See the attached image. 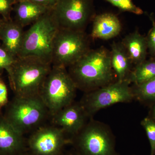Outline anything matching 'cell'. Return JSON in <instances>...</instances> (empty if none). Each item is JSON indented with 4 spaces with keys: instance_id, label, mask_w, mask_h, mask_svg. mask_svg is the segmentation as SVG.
Returning a JSON list of instances; mask_svg holds the SVG:
<instances>
[{
    "instance_id": "cell-26",
    "label": "cell",
    "mask_w": 155,
    "mask_h": 155,
    "mask_svg": "<svg viewBox=\"0 0 155 155\" xmlns=\"http://www.w3.org/2000/svg\"><path fill=\"white\" fill-rule=\"evenodd\" d=\"M29 1L52 10L58 3V0H29Z\"/></svg>"
},
{
    "instance_id": "cell-6",
    "label": "cell",
    "mask_w": 155,
    "mask_h": 155,
    "mask_svg": "<svg viewBox=\"0 0 155 155\" xmlns=\"http://www.w3.org/2000/svg\"><path fill=\"white\" fill-rule=\"evenodd\" d=\"M77 89L67 68L52 66L39 95L51 117L74 102Z\"/></svg>"
},
{
    "instance_id": "cell-9",
    "label": "cell",
    "mask_w": 155,
    "mask_h": 155,
    "mask_svg": "<svg viewBox=\"0 0 155 155\" xmlns=\"http://www.w3.org/2000/svg\"><path fill=\"white\" fill-rule=\"evenodd\" d=\"M91 0H58L52 9L60 28L84 31L92 15Z\"/></svg>"
},
{
    "instance_id": "cell-27",
    "label": "cell",
    "mask_w": 155,
    "mask_h": 155,
    "mask_svg": "<svg viewBox=\"0 0 155 155\" xmlns=\"http://www.w3.org/2000/svg\"><path fill=\"white\" fill-rule=\"evenodd\" d=\"M150 108L149 113L148 116L155 121V104L150 107Z\"/></svg>"
},
{
    "instance_id": "cell-13",
    "label": "cell",
    "mask_w": 155,
    "mask_h": 155,
    "mask_svg": "<svg viewBox=\"0 0 155 155\" xmlns=\"http://www.w3.org/2000/svg\"><path fill=\"white\" fill-rule=\"evenodd\" d=\"M25 31L23 27L12 19L5 20L0 27L2 46L17 58L21 49Z\"/></svg>"
},
{
    "instance_id": "cell-5",
    "label": "cell",
    "mask_w": 155,
    "mask_h": 155,
    "mask_svg": "<svg viewBox=\"0 0 155 155\" xmlns=\"http://www.w3.org/2000/svg\"><path fill=\"white\" fill-rule=\"evenodd\" d=\"M70 141L78 155H118L115 138L110 128L93 119L71 137Z\"/></svg>"
},
{
    "instance_id": "cell-14",
    "label": "cell",
    "mask_w": 155,
    "mask_h": 155,
    "mask_svg": "<svg viewBox=\"0 0 155 155\" xmlns=\"http://www.w3.org/2000/svg\"><path fill=\"white\" fill-rule=\"evenodd\" d=\"M122 25L117 16L111 13L97 15L93 22L91 37L93 39L109 40L118 36Z\"/></svg>"
},
{
    "instance_id": "cell-4",
    "label": "cell",
    "mask_w": 155,
    "mask_h": 155,
    "mask_svg": "<svg viewBox=\"0 0 155 155\" xmlns=\"http://www.w3.org/2000/svg\"><path fill=\"white\" fill-rule=\"evenodd\" d=\"M3 115L9 123L23 135L41 127L50 116L39 94L28 97L15 96L6 106Z\"/></svg>"
},
{
    "instance_id": "cell-21",
    "label": "cell",
    "mask_w": 155,
    "mask_h": 155,
    "mask_svg": "<svg viewBox=\"0 0 155 155\" xmlns=\"http://www.w3.org/2000/svg\"><path fill=\"white\" fill-rule=\"evenodd\" d=\"M123 11L130 12L137 15H141L143 11L134 5L132 0H106Z\"/></svg>"
},
{
    "instance_id": "cell-29",
    "label": "cell",
    "mask_w": 155,
    "mask_h": 155,
    "mask_svg": "<svg viewBox=\"0 0 155 155\" xmlns=\"http://www.w3.org/2000/svg\"><path fill=\"white\" fill-rule=\"evenodd\" d=\"M19 155H34L32 153H31L29 150H28L26 149L24 151L20 153V154Z\"/></svg>"
},
{
    "instance_id": "cell-24",
    "label": "cell",
    "mask_w": 155,
    "mask_h": 155,
    "mask_svg": "<svg viewBox=\"0 0 155 155\" xmlns=\"http://www.w3.org/2000/svg\"><path fill=\"white\" fill-rule=\"evenodd\" d=\"M152 26L146 37L148 50L153 57H155V20L153 17H150Z\"/></svg>"
},
{
    "instance_id": "cell-31",
    "label": "cell",
    "mask_w": 155,
    "mask_h": 155,
    "mask_svg": "<svg viewBox=\"0 0 155 155\" xmlns=\"http://www.w3.org/2000/svg\"><path fill=\"white\" fill-rule=\"evenodd\" d=\"M19 1V0H16V2H17V1Z\"/></svg>"
},
{
    "instance_id": "cell-30",
    "label": "cell",
    "mask_w": 155,
    "mask_h": 155,
    "mask_svg": "<svg viewBox=\"0 0 155 155\" xmlns=\"http://www.w3.org/2000/svg\"><path fill=\"white\" fill-rule=\"evenodd\" d=\"M3 21H4V19H2V18L0 17V27H1Z\"/></svg>"
},
{
    "instance_id": "cell-16",
    "label": "cell",
    "mask_w": 155,
    "mask_h": 155,
    "mask_svg": "<svg viewBox=\"0 0 155 155\" xmlns=\"http://www.w3.org/2000/svg\"><path fill=\"white\" fill-rule=\"evenodd\" d=\"M110 54L111 65L117 81L127 80L133 64L122 43H113Z\"/></svg>"
},
{
    "instance_id": "cell-15",
    "label": "cell",
    "mask_w": 155,
    "mask_h": 155,
    "mask_svg": "<svg viewBox=\"0 0 155 155\" xmlns=\"http://www.w3.org/2000/svg\"><path fill=\"white\" fill-rule=\"evenodd\" d=\"M15 21L24 28L31 25L51 10L29 0H19L14 4Z\"/></svg>"
},
{
    "instance_id": "cell-12",
    "label": "cell",
    "mask_w": 155,
    "mask_h": 155,
    "mask_svg": "<svg viewBox=\"0 0 155 155\" xmlns=\"http://www.w3.org/2000/svg\"><path fill=\"white\" fill-rule=\"evenodd\" d=\"M26 149L24 135L16 130L0 113V155H19Z\"/></svg>"
},
{
    "instance_id": "cell-28",
    "label": "cell",
    "mask_w": 155,
    "mask_h": 155,
    "mask_svg": "<svg viewBox=\"0 0 155 155\" xmlns=\"http://www.w3.org/2000/svg\"><path fill=\"white\" fill-rule=\"evenodd\" d=\"M61 155H78L75 152L74 150L72 149V150L67 151V152H64Z\"/></svg>"
},
{
    "instance_id": "cell-10",
    "label": "cell",
    "mask_w": 155,
    "mask_h": 155,
    "mask_svg": "<svg viewBox=\"0 0 155 155\" xmlns=\"http://www.w3.org/2000/svg\"><path fill=\"white\" fill-rule=\"evenodd\" d=\"M55 125L41 126L29 137L27 149L34 155H61L70 139Z\"/></svg>"
},
{
    "instance_id": "cell-22",
    "label": "cell",
    "mask_w": 155,
    "mask_h": 155,
    "mask_svg": "<svg viewBox=\"0 0 155 155\" xmlns=\"http://www.w3.org/2000/svg\"><path fill=\"white\" fill-rule=\"evenodd\" d=\"M16 58L0 46V75L2 74L4 70L8 72L11 69Z\"/></svg>"
},
{
    "instance_id": "cell-3",
    "label": "cell",
    "mask_w": 155,
    "mask_h": 155,
    "mask_svg": "<svg viewBox=\"0 0 155 155\" xmlns=\"http://www.w3.org/2000/svg\"><path fill=\"white\" fill-rule=\"evenodd\" d=\"M60 28L52 10H50L25 31L17 57L33 56L51 64L53 45Z\"/></svg>"
},
{
    "instance_id": "cell-11",
    "label": "cell",
    "mask_w": 155,
    "mask_h": 155,
    "mask_svg": "<svg viewBox=\"0 0 155 155\" xmlns=\"http://www.w3.org/2000/svg\"><path fill=\"white\" fill-rule=\"evenodd\" d=\"M51 117L53 125L61 128L67 135H71V137L82 129L89 118L79 102H73Z\"/></svg>"
},
{
    "instance_id": "cell-17",
    "label": "cell",
    "mask_w": 155,
    "mask_h": 155,
    "mask_svg": "<svg viewBox=\"0 0 155 155\" xmlns=\"http://www.w3.org/2000/svg\"><path fill=\"white\" fill-rule=\"evenodd\" d=\"M134 66L146 60L148 47L146 37L137 31L127 35L121 42Z\"/></svg>"
},
{
    "instance_id": "cell-1",
    "label": "cell",
    "mask_w": 155,
    "mask_h": 155,
    "mask_svg": "<svg viewBox=\"0 0 155 155\" xmlns=\"http://www.w3.org/2000/svg\"><path fill=\"white\" fill-rule=\"evenodd\" d=\"M68 72L78 89L92 91L114 82L110 51L101 47L90 49L80 60L68 67Z\"/></svg>"
},
{
    "instance_id": "cell-19",
    "label": "cell",
    "mask_w": 155,
    "mask_h": 155,
    "mask_svg": "<svg viewBox=\"0 0 155 155\" xmlns=\"http://www.w3.org/2000/svg\"><path fill=\"white\" fill-rule=\"evenodd\" d=\"M131 88L134 99L149 107L155 104V77Z\"/></svg>"
},
{
    "instance_id": "cell-23",
    "label": "cell",
    "mask_w": 155,
    "mask_h": 155,
    "mask_svg": "<svg viewBox=\"0 0 155 155\" xmlns=\"http://www.w3.org/2000/svg\"><path fill=\"white\" fill-rule=\"evenodd\" d=\"M16 0H0V15L5 20L11 19V11Z\"/></svg>"
},
{
    "instance_id": "cell-25",
    "label": "cell",
    "mask_w": 155,
    "mask_h": 155,
    "mask_svg": "<svg viewBox=\"0 0 155 155\" xmlns=\"http://www.w3.org/2000/svg\"><path fill=\"white\" fill-rule=\"evenodd\" d=\"M9 102L8 87L3 79L0 78V113H2V109L6 107Z\"/></svg>"
},
{
    "instance_id": "cell-2",
    "label": "cell",
    "mask_w": 155,
    "mask_h": 155,
    "mask_svg": "<svg viewBox=\"0 0 155 155\" xmlns=\"http://www.w3.org/2000/svg\"><path fill=\"white\" fill-rule=\"evenodd\" d=\"M51 64L33 56L17 57L7 72L11 90L16 96L39 94Z\"/></svg>"
},
{
    "instance_id": "cell-8",
    "label": "cell",
    "mask_w": 155,
    "mask_h": 155,
    "mask_svg": "<svg viewBox=\"0 0 155 155\" xmlns=\"http://www.w3.org/2000/svg\"><path fill=\"white\" fill-rule=\"evenodd\" d=\"M130 84L127 80H116L105 86L85 93L79 102L89 118L101 109L118 103L134 100Z\"/></svg>"
},
{
    "instance_id": "cell-20",
    "label": "cell",
    "mask_w": 155,
    "mask_h": 155,
    "mask_svg": "<svg viewBox=\"0 0 155 155\" xmlns=\"http://www.w3.org/2000/svg\"><path fill=\"white\" fill-rule=\"evenodd\" d=\"M150 146V154L155 155V121L149 117H146L141 122Z\"/></svg>"
},
{
    "instance_id": "cell-18",
    "label": "cell",
    "mask_w": 155,
    "mask_h": 155,
    "mask_svg": "<svg viewBox=\"0 0 155 155\" xmlns=\"http://www.w3.org/2000/svg\"><path fill=\"white\" fill-rule=\"evenodd\" d=\"M155 77V57L136 65L127 80L133 85H138Z\"/></svg>"
},
{
    "instance_id": "cell-7",
    "label": "cell",
    "mask_w": 155,
    "mask_h": 155,
    "mask_svg": "<svg viewBox=\"0 0 155 155\" xmlns=\"http://www.w3.org/2000/svg\"><path fill=\"white\" fill-rule=\"evenodd\" d=\"M90 45L84 31L60 28L53 45L52 66L68 68L91 49Z\"/></svg>"
}]
</instances>
